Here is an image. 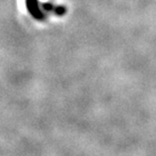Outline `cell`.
I'll return each mask as SVG.
<instances>
[{
    "label": "cell",
    "mask_w": 156,
    "mask_h": 156,
    "mask_svg": "<svg viewBox=\"0 0 156 156\" xmlns=\"http://www.w3.org/2000/svg\"><path fill=\"white\" fill-rule=\"evenodd\" d=\"M27 7L29 9V12L32 14V16L35 17L36 20H43L45 18V13L41 9L38 0H27Z\"/></svg>",
    "instance_id": "1"
},
{
    "label": "cell",
    "mask_w": 156,
    "mask_h": 156,
    "mask_svg": "<svg viewBox=\"0 0 156 156\" xmlns=\"http://www.w3.org/2000/svg\"><path fill=\"white\" fill-rule=\"evenodd\" d=\"M42 8L47 12H53L56 15H63L66 12V9L62 6H55L51 3H45L42 5Z\"/></svg>",
    "instance_id": "2"
}]
</instances>
